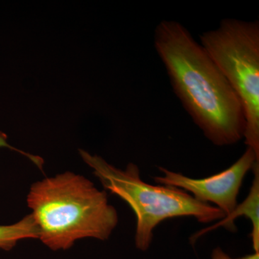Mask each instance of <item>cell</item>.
<instances>
[{
    "mask_svg": "<svg viewBox=\"0 0 259 259\" xmlns=\"http://www.w3.org/2000/svg\"><path fill=\"white\" fill-rule=\"evenodd\" d=\"M174 92L204 136L218 146L243 139L241 100L202 46L176 20H162L153 36Z\"/></svg>",
    "mask_w": 259,
    "mask_h": 259,
    "instance_id": "1",
    "label": "cell"
},
{
    "mask_svg": "<svg viewBox=\"0 0 259 259\" xmlns=\"http://www.w3.org/2000/svg\"><path fill=\"white\" fill-rule=\"evenodd\" d=\"M27 204L37 230V239L49 249L72 248L84 238L108 240L119 223L117 209L84 176L65 171L32 183Z\"/></svg>",
    "mask_w": 259,
    "mask_h": 259,
    "instance_id": "2",
    "label": "cell"
},
{
    "mask_svg": "<svg viewBox=\"0 0 259 259\" xmlns=\"http://www.w3.org/2000/svg\"><path fill=\"white\" fill-rule=\"evenodd\" d=\"M79 153L105 191L125 201L134 211L135 245L141 251L149 248L154 230L167 219L193 217L199 223H209L225 218L215 206L199 202L182 189L144 182L136 163H129L125 169H121L98 155L83 149H79Z\"/></svg>",
    "mask_w": 259,
    "mask_h": 259,
    "instance_id": "3",
    "label": "cell"
},
{
    "mask_svg": "<svg viewBox=\"0 0 259 259\" xmlns=\"http://www.w3.org/2000/svg\"><path fill=\"white\" fill-rule=\"evenodd\" d=\"M200 44L241 100L245 144L259 158V22L223 19Z\"/></svg>",
    "mask_w": 259,
    "mask_h": 259,
    "instance_id": "4",
    "label": "cell"
},
{
    "mask_svg": "<svg viewBox=\"0 0 259 259\" xmlns=\"http://www.w3.org/2000/svg\"><path fill=\"white\" fill-rule=\"evenodd\" d=\"M259 163L254 151L246 148L245 152L229 168L212 176L193 179L182 174L158 167L163 176L154 177L158 185L182 189L199 202L215 204L228 217L238 205V197L247 174Z\"/></svg>",
    "mask_w": 259,
    "mask_h": 259,
    "instance_id": "5",
    "label": "cell"
},
{
    "mask_svg": "<svg viewBox=\"0 0 259 259\" xmlns=\"http://www.w3.org/2000/svg\"><path fill=\"white\" fill-rule=\"evenodd\" d=\"M252 171L254 177L246 198L241 204H238L231 214L223 218L221 222L212 225L207 229L202 230L197 234L192 236L191 238L192 243L197 241L199 237L204 235V233L217 229L221 226L225 227L228 231L236 232L237 228L235 226L234 221L237 218L244 215L252 223V231L250 233L252 245L254 251L259 253V163H255Z\"/></svg>",
    "mask_w": 259,
    "mask_h": 259,
    "instance_id": "6",
    "label": "cell"
},
{
    "mask_svg": "<svg viewBox=\"0 0 259 259\" xmlns=\"http://www.w3.org/2000/svg\"><path fill=\"white\" fill-rule=\"evenodd\" d=\"M25 239H37V230L31 214L13 224L0 226V249L8 251Z\"/></svg>",
    "mask_w": 259,
    "mask_h": 259,
    "instance_id": "7",
    "label": "cell"
},
{
    "mask_svg": "<svg viewBox=\"0 0 259 259\" xmlns=\"http://www.w3.org/2000/svg\"><path fill=\"white\" fill-rule=\"evenodd\" d=\"M0 148H9L10 150H14V151H17V152L21 153L23 156H26V157L29 158L32 163L36 164V166L38 167L40 169L42 168L44 160H42L41 158L38 157V156H34V155L30 154V153L24 152V151H20V150L18 149V148L13 147L11 145L8 144V136L1 131H0Z\"/></svg>",
    "mask_w": 259,
    "mask_h": 259,
    "instance_id": "8",
    "label": "cell"
},
{
    "mask_svg": "<svg viewBox=\"0 0 259 259\" xmlns=\"http://www.w3.org/2000/svg\"><path fill=\"white\" fill-rule=\"evenodd\" d=\"M212 259H259V253L254 252L253 254L247 255L245 256L241 257V258H233L218 247L213 250Z\"/></svg>",
    "mask_w": 259,
    "mask_h": 259,
    "instance_id": "9",
    "label": "cell"
}]
</instances>
